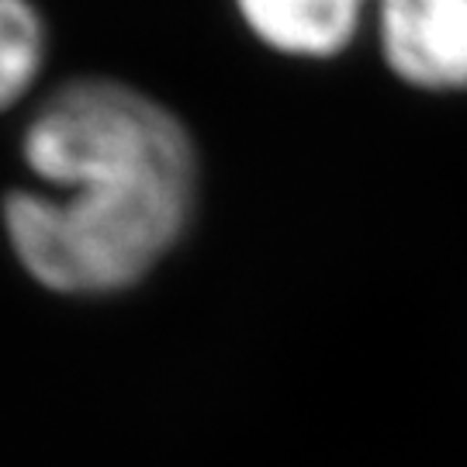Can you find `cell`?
Listing matches in <instances>:
<instances>
[{"label": "cell", "instance_id": "obj_1", "mask_svg": "<svg viewBox=\"0 0 467 467\" xmlns=\"http://www.w3.org/2000/svg\"><path fill=\"white\" fill-rule=\"evenodd\" d=\"M25 152L59 194H15L7 233L46 287L69 295L129 287L191 215V142L177 118L132 87H67L32 121Z\"/></svg>", "mask_w": 467, "mask_h": 467}, {"label": "cell", "instance_id": "obj_2", "mask_svg": "<svg viewBox=\"0 0 467 467\" xmlns=\"http://www.w3.org/2000/svg\"><path fill=\"white\" fill-rule=\"evenodd\" d=\"M384 49L409 84L467 87V0H384Z\"/></svg>", "mask_w": 467, "mask_h": 467}, {"label": "cell", "instance_id": "obj_3", "mask_svg": "<svg viewBox=\"0 0 467 467\" xmlns=\"http://www.w3.org/2000/svg\"><path fill=\"white\" fill-rule=\"evenodd\" d=\"M239 7L274 49L329 56L347 46L364 0H239Z\"/></svg>", "mask_w": 467, "mask_h": 467}, {"label": "cell", "instance_id": "obj_4", "mask_svg": "<svg viewBox=\"0 0 467 467\" xmlns=\"http://www.w3.org/2000/svg\"><path fill=\"white\" fill-rule=\"evenodd\" d=\"M42 59V25L25 0H0V108L32 84Z\"/></svg>", "mask_w": 467, "mask_h": 467}]
</instances>
